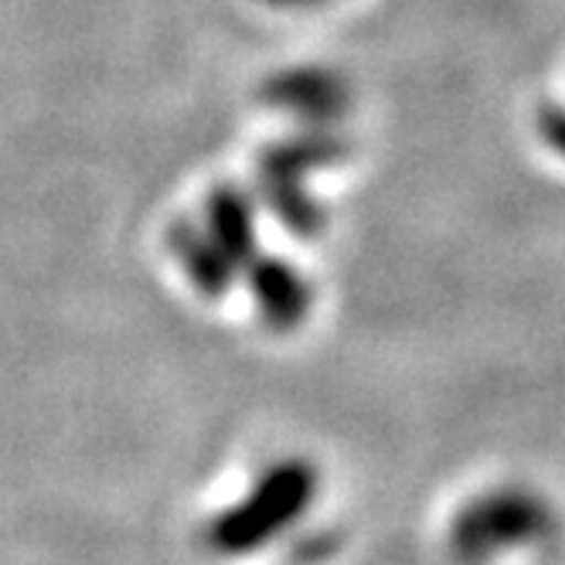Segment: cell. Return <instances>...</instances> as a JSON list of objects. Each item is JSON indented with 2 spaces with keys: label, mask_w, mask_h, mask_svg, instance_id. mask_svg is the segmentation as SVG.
I'll return each instance as SVG.
<instances>
[{
  "label": "cell",
  "mask_w": 565,
  "mask_h": 565,
  "mask_svg": "<svg viewBox=\"0 0 565 565\" xmlns=\"http://www.w3.org/2000/svg\"><path fill=\"white\" fill-rule=\"evenodd\" d=\"M273 8H313V4H324V0H266Z\"/></svg>",
  "instance_id": "6da1fadb"
}]
</instances>
